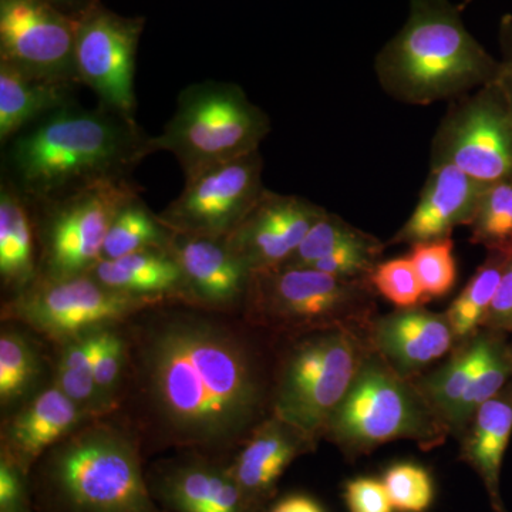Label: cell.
Returning <instances> with one entry per match:
<instances>
[{"instance_id": "7c38bea8", "label": "cell", "mask_w": 512, "mask_h": 512, "mask_svg": "<svg viewBox=\"0 0 512 512\" xmlns=\"http://www.w3.org/2000/svg\"><path fill=\"white\" fill-rule=\"evenodd\" d=\"M259 151L185 178L181 194L158 212L177 234L228 238L266 191Z\"/></svg>"}, {"instance_id": "5b68a950", "label": "cell", "mask_w": 512, "mask_h": 512, "mask_svg": "<svg viewBox=\"0 0 512 512\" xmlns=\"http://www.w3.org/2000/svg\"><path fill=\"white\" fill-rule=\"evenodd\" d=\"M372 288L369 279L278 266L252 272L241 318L259 332L286 340L320 330L357 332L372 318Z\"/></svg>"}, {"instance_id": "e0dca14e", "label": "cell", "mask_w": 512, "mask_h": 512, "mask_svg": "<svg viewBox=\"0 0 512 512\" xmlns=\"http://www.w3.org/2000/svg\"><path fill=\"white\" fill-rule=\"evenodd\" d=\"M168 251L180 266L188 305L241 316L251 271L227 239L173 232Z\"/></svg>"}, {"instance_id": "2e32d148", "label": "cell", "mask_w": 512, "mask_h": 512, "mask_svg": "<svg viewBox=\"0 0 512 512\" xmlns=\"http://www.w3.org/2000/svg\"><path fill=\"white\" fill-rule=\"evenodd\" d=\"M325 208L298 195L266 190L258 204L229 235L227 242L249 271L278 268L326 214Z\"/></svg>"}, {"instance_id": "4316f807", "label": "cell", "mask_w": 512, "mask_h": 512, "mask_svg": "<svg viewBox=\"0 0 512 512\" xmlns=\"http://www.w3.org/2000/svg\"><path fill=\"white\" fill-rule=\"evenodd\" d=\"M504 332L485 329L477 333L478 357L473 376L456 413L450 421V431L466 429L477 410L503 392L512 380L510 342Z\"/></svg>"}, {"instance_id": "3957f363", "label": "cell", "mask_w": 512, "mask_h": 512, "mask_svg": "<svg viewBox=\"0 0 512 512\" xmlns=\"http://www.w3.org/2000/svg\"><path fill=\"white\" fill-rule=\"evenodd\" d=\"M144 458L119 417L87 421L30 471L36 512H167L151 494Z\"/></svg>"}, {"instance_id": "1f68e13d", "label": "cell", "mask_w": 512, "mask_h": 512, "mask_svg": "<svg viewBox=\"0 0 512 512\" xmlns=\"http://www.w3.org/2000/svg\"><path fill=\"white\" fill-rule=\"evenodd\" d=\"M478 357L477 335L450 360L417 386L450 429V421L466 393ZM451 433V431H450Z\"/></svg>"}, {"instance_id": "7a4b0ae2", "label": "cell", "mask_w": 512, "mask_h": 512, "mask_svg": "<svg viewBox=\"0 0 512 512\" xmlns=\"http://www.w3.org/2000/svg\"><path fill=\"white\" fill-rule=\"evenodd\" d=\"M136 119L100 104L53 111L2 146V178L30 205L60 200L87 188L133 180L156 153Z\"/></svg>"}, {"instance_id": "e575fe53", "label": "cell", "mask_w": 512, "mask_h": 512, "mask_svg": "<svg viewBox=\"0 0 512 512\" xmlns=\"http://www.w3.org/2000/svg\"><path fill=\"white\" fill-rule=\"evenodd\" d=\"M382 481L396 512H426L433 504V478L426 468L394 464L387 468Z\"/></svg>"}, {"instance_id": "d590c367", "label": "cell", "mask_w": 512, "mask_h": 512, "mask_svg": "<svg viewBox=\"0 0 512 512\" xmlns=\"http://www.w3.org/2000/svg\"><path fill=\"white\" fill-rule=\"evenodd\" d=\"M126 370V343L120 332V326L101 329L99 342L93 357V372L97 387L109 403L113 412H117L121 383Z\"/></svg>"}, {"instance_id": "74e56055", "label": "cell", "mask_w": 512, "mask_h": 512, "mask_svg": "<svg viewBox=\"0 0 512 512\" xmlns=\"http://www.w3.org/2000/svg\"><path fill=\"white\" fill-rule=\"evenodd\" d=\"M0 512H36L30 474L0 456Z\"/></svg>"}, {"instance_id": "f546056e", "label": "cell", "mask_w": 512, "mask_h": 512, "mask_svg": "<svg viewBox=\"0 0 512 512\" xmlns=\"http://www.w3.org/2000/svg\"><path fill=\"white\" fill-rule=\"evenodd\" d=\"M510 256L488 252L487 261L480 266L456 301L451 303L446 316L457 340H470L477 335L478 329L483 328L485 315L493 303Z\"/></svg>"}, {"instance_id": "cb8c5ba5", "label": "cell", "mask_w": 512, "mask_h": 512, "mask_svg": "<svg viewBox=\"0 0 512 512\" xmlns=\"http://www.w3.org/2000/svg\"><path fill=\"white\" fill-rule=\"evenodd\" d=\"M39 276L35 220L29 202L0 177V285L3 299L26 291Z\"/></svg>"}, {"instance_id": "44dd1931", "label": "cell", "mask_w": 512, "mask_h": 512, "mask_svg": "<svg viewBox=\"0 0 512 512\" xmlns=\"http://www.w3.org/2000/svg\"><path fill=\"white\" fill-rule=\"evenodd\" d=\"M456 340L446 313L439 315L417 306L372 323L373 349L407 379L446 355Z\"/></svg>"}, {"instance_id": "ee69618b", "label": "cell", "mask_w": 512, "mask_h": 512, "mask_svg": "<svg viewBox=\"0 0 512 512\" xmlns=\"http://www.w3.org/2000/svg\"><path fill=\"white\" fill-rule=\"evenodd\" d=\"M471 2H474V0H464V2L458 6H460L461 9H464V8H466L467 5H470Z\"/></svg>"}, {"instance_id": "d4e9b609", "label": "cell", "mask_w": 512, "mask_h": 512, "mask_svg": "<svg viewBox=\"0 0 512 512\" xmlns=\"http://www.w3.org/2000/svg\"><path fill=\"white\" fill-rule=\"evenodd\" d=\"M89 274L114 291L188 303L180 266L168 249L101 259Z\"/></svg>"}, {"instance_id": "ba28073f", "label": "cell", "mask_w": 512, "mask_h": 512, "mask_svg": "<svg viewBox=\"0 0 512 512\" xmlns=\"http://www.w3.org/2000/svg\"><path fill=\"white\" fill-rule=\"evenodd\" d=\"M367 353L352 330L289 339L275 365L272 414L319 441Z\"/></svg>"}, {"instance_id": "ac0fdd59", "label": "cell", "mask_w": 512, "mask_h": 512, "mask_svg": "<svg viewBox=\"0 0 512 512\" xmlns=\"http://www.w3.org/2000/svg\"><path fill=\"white\" fill-rule=\"evenodd\" d=\"M318 441L271 414L231 458V470L251 512H268L278 485L296 458L312 453Z\"/></svg>"}, {"instance_id": "30bf717a", "label": "cell", "mask_w": 512, "mask_h": 512, "mask_svg": "<svg viewBox=\"0 0 512 512\" xmlns=\"http://www.w3.org/2000/svg\"><path fill=\"white\" fill-rule=\"evenodd\" d=\"M141 192L134 180L87 188L60 200L30 205L35 220L39 276L64 279L89 274L124 202Z\"/></svg>"}, {"instance_id": "d6986e66", "label": "cell", "mask_w": 512, "mask_h": 512, "mask_svg": "<svg viewBox=\"0 0 512 512\" xmlns=\"http://www.w3.org/2000/svg\"><path fill=\"white\" fill-rule=\"evenodd\" d=\"M94 419L96 417L83 412L52 380L28 402L3 414L0 456L30 474L50 447Z\"/></svg>"}, {"instance_id": "83f0119b", "label": "cell", "mask_w": 512, "mask_h": 512, "mask_svg": "<svg viewBox=\"0 0 512 512\" xmlns=\"http://www.w3.org/2000/svg\"><path fill=\"white\" fill-rule=\"evenodd\" d=\"M100 332L101 329L94 330L57 346L53 360V383L83 412L96 419L114 414L94 379L93 357Z\"/></svg>"}, {"instance_id": "6da1fadb", "label": "cell", "mask_w": 512, "mask_h": 512, "mask_svg": "<svg viewBox=\"0 0 512 512\" xmlns=\"http://www.w3.org/2000/svg\"><path fill=\"white\" fill-rule=\"evenodd\" d=\"M120 332L126 370L114 416L144 456L197 451L232 457L272 414L274 370L241 316L164 302Z\"/></svg>"}, {"instance_id": "5bb4252c", "label": "cell", "mask_w": 512, "mask_h": 512, "mask_svg": "<svg viewBox=\"0 0 512 512\" xmlns=\"http://www.w3.org/2000/svg\"><path fill=\"white\" fill-rule=\"evenodd\" d=\"M0 62L30 76L80 84L76 19L45 0H0Z\"/></svg>"}, {"instance_id": "d6a6232c", "label": "cell", "mask_w": 512, "mask_h": 512, "mask_svg": "<svg viewBox=\"0 0 512 512\" xmlns=\"http://www.w3.org/2000/svg\"><path fill=\"white\" fill-rule=\"evenodd\" d=\"M373 238L375 237L343 221L339 215L326 212L309 229L301 245L282 266L308 268V266H312L315 262L326 258L338 249L349 247V245L363 244V242L370 241Z\"/></svg>"}, {"instance_id": "8992f818", "label": "cell", "mask_w": 512, "mask_h": 512, "mask_svg": "<svg viewBox=\"0 0 512 512\" xmlns=\"http://www.w3.org/2000/svg\"><path fill=\"white\" fill-rule=\"evenodd\" d=\"M448 433L419 386L397 373L379 353L369 352L323 437L355 460L394 440H414L429 450L440 446Z\"/></svg>"}, {"instance_id": "836d02e7", "label": "cell", "mask_w": 512, "mask_h": 512, "mask_svg": "<svg viewBox=\"0 0 512 512\" xmlns=\"http://www.w3.org/2000/svg\"><path fill=\"white\" fill-rule=\"evenodd\" d=\"M454 244L451 238L413 245L409 254L427 299L443 298L457 279Z\"/></svg>"}, {"instance_id": "7bdbcfd3", "label": "cell", "mask_w": 512, "mask_h": 512, "mask_svg": "<svg viewBox=\"0 0 512 512\" xmlns=\"http://www.w3.org/2000/svg\"><path fill=\"white\" fill-rule=\"evenodd\" d=\"M55 8L62 10L66 15L72 16L77 19L87 12L92 6L96 5L100 0H45Z\"/></svg>"}, {"instance_id": "52a82bcc", "label": "cell", "mask_w": 512, "mask_h": 512, "mask_svg": "<svg viewBox=\"0 0 512 512\" xmlns=\"http://www.w3.org/2000/svg\"><path fill=\"white\" fill-rule=\"evenodd\" d=\"M271 120L237 83L204 80L181 90L171 119L151 138L177 158L184 177L259 151Z\"/></svg>"}, {"instance_id": "f1b7e54d", "label": "cell", "mask_w": 512, "mask_h": 512, "mask_svg": "<svg viewBox=\"0 0 512 512\" xmlns=\"http://www.w3.org/2000/svg\"><path fill=\"white\" fill-rule=\"evenodd\" d=\"M171 238L173 231L165 227L158 214L150 211L138 192L117 212L104 241L101 259L123 258L150 249H168Z\"/></svg>"}, {"instance_id": "b9f144b4", "label": "cell", "mask_w": 512, "mask_h": 512, "mask_svg": "<svg viewBox=\"0 0 512 512\" xmlns=\"http://www.w3.org/2000/svg\"><path fill=\"white\" fill-rule=\"evenodd\" d=\"M268 512H325V510L309 495L291 494L275 501Z\"/></svg>"}, {"instance_id": "8fae6325", "label": "cell", "mask_w": 512, "mask_h": 512, "mask_svg": "<svg viewBox=\"0 0 512 512\" xmlns=\"http://www.w3.org/2000/svg\"><path fill=\"white\" fill-rule=\"evenodd\" d=\"M456 165L480 183L512 178V114L498 84L458 97L441 121L431 164Z\"/></svg>"}, {"instance_id": "603a6c76", "label": "cell", "mask_w": 512, "mask_h": 512, "mask_svg": "<svg viewBox=\"0 0 512 512\" xmlns=\"http://www.w3.org/2000/svg\"><path fill=\"white\" fill-rule=\"evenodd\" d=\"M80 84L30 76L0 62V144L77 101Z\"/></svg>"}, {"instance_id": "60d3db41", "label": "cell", "mask_w": 512, "mask_h": 512, "mask_svg": "<svg viewBox=\"0 0 512 512\" xmlns=\"http://www.w3.org/2000/svg\"><path fill=\"white\" fill-rule=\"evenodd\" d=\"M498 40H500L501 59L495 83L500 87L512 114V15H505L501 19Z\"/></svg>"}, {"instance_id": "4fadbf2b", "label": "cell", "mask_w": 512, "mask_h": 512, "mask_svg": "<svg viewBox=\"0 0 512 512\" xmlns=\"http://www.w3.org/2000/svg\"><path fill=\"white\" fill-rule=\"evenodd\" d=\"M146 19L127 18L100 2L76 19V70L99 103L136 119V59Z\"/></svg>"}, {"instance_id": "f35d334b", "label": "cell", "mask_w": 512, "mask_h": 512, "mask_svg": "<svg viewBox=\"0 0 512 512\" xmlns=\"http://www.w3.org/2000/svg\"><path fill=\"white\" fill-rule=\"evenodd\" d=\"M343 498L350 512H393L394 508L382 480L357 477L343 488Z\"/></svg>"}, {"instance_id": "4dcf8cb0", "label": "cell", "mask_w": 512, "mask_h": 512, "mask_svg": "<svg viewBox=\"0 0 512 512\" xmlns=\"http://www.w3.org/2000/svg\"><path fill=\"white\" fill-rule=\"evenodd\" d=\"M470 228L473 244L512 255V178L485 185Z\"/></svg>"}, {"instance_id": "ab89813d", "label": "cell", "mask_w": 512, "mask_h": 512, "mask_svg": "<svg viewBox=\"0 0 512 512\" xmlns=\"http://www.w3.org/2000/svg\"><path fill=\"white\" fill-rule=\"evenodd\" d=\"M484 329L512 333V255L483 322Z\"/></svg>"}, {"instance_id": "ffe728a7", "label": "cell", "mask_w": 512, "mask_h": 512, "mask_svg": "<svg viewBox=\"0 0 512 512\" xmlns=\"http://www.w3.org/2000/svg\"><path fill=\"white\" fill-rule=\"evenodd\" d=\"M484 183L456 165L431 164L430 175L413 214L390 244L416 245L450 238L460 225L470 227L483 194Z\"/></svg>"}, {"instance_id": "8d00e7d4", "label": "cell", "mask_w": 512, "mask_h": 512, "mask_svg": "<svg viewBox=\"0 0 512 512\" xmlns=\"http://www.w3.org/2000/svg\"><path fill=\"white\" fill-rule=\"evenodd\" d=\"M370 284L397 308H416L426 301L419 275L409 256L377 264L369 278Z\"/></svg>"}, {"instance_id": "277c9868", "label": "cell", "mask_w": 512, "mask_h": 512, "mask_svg": "<svg viewBox=\"0 0 512 512\" xmlns=\"http://www.w3.org/2000/svg\"><path fill=\"white\" fill-rule=\"evenodd\" d=\"M461 12L450 0H410L409 18L376 57L384 92L429 106L495 82L500 60L468 32Z\"/></svg>"}, {"instance_id": "484cf974", "label": "cell", "mask_w": 512, "mask_h": 512, "mask_svg": "<svg viewBox=\"0 0 512 512\" xmlns=\"http://www.w3.org/2000/svg\"><path fill=\"white\" fill-rule=\"evenodd\" d=\"M40 339L30 330L2 322L0 332V409L8 414L52 383Z\"/></svg>"}, {"instance_id": "9c48e42d", "label": "cell", "mask_w": 512, "mask_h": 512, "mask_svg": "<svg viewBox=\"0 0 512 512\" xmlns=\"http://www.w3.org/2000/svg\"><path fill=\"white\" fill-rule=\"evenodd\" d=\"M164 302L170 299L114 291L83 274L37 279L26 291L3 299L0 318L30 330L55 349L94 330L123 325L138 312Z\"/></svg>"}, {"instance_id": "9a60e30c", "label": "cell", "mask_w": 512, "mask_h": 512, "mask_svg": "<svg viewBox=\"0 0 512 512\" xmlns=\"http://www.w3.org/2000/svg\"><path fill=\"white\" fill-rule=\"evenodd\" d=\"M232 457L181 451L147 468L151 494L167 512H251L231 470Z\"/></svg>"}, {"instance_id": "7402d4cb", "label": "cell", "mask_w": 512, "mask_h": 512, "mask_svg": "<svg viewBox=\"0 0 512 512\" xmlns=\"http://www.w3.org/2000/svg\"><path fill=\"white\" fill-rule=\"evenodd\" d=\"M466 429L460 460L483 481L494 512H508L501 497V470L512 434V380L477 410Z\"/></svg>"}, {"instance_id": "f6af8a7d", "label": "cell", "mask_w": 512, "mask_h": 512, "mask_svg": "<svg viewBox=\"0 0 512 512\" xmlns=\"http://www.w3.org/2000/svg\"><path fill=\"white\" fill-rule=\"evenodd\" d=\"M511 356H512V342H510Z\"/></svg>"}]
</instances>
